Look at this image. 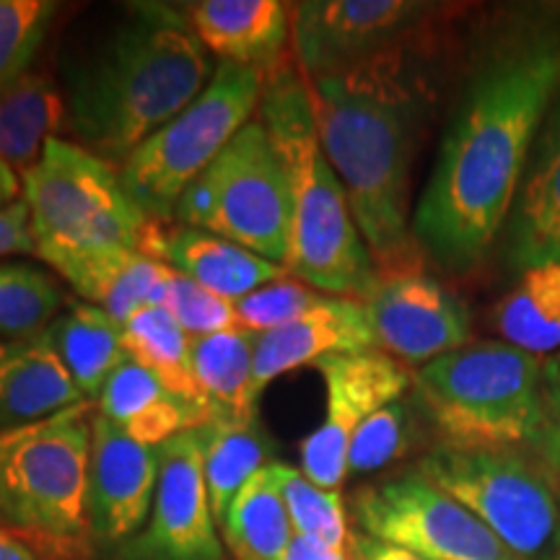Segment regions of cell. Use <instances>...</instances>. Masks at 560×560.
Returning a JSON list of instances; mask_svg holds the SVG:
<instances>
[{"label":"cell","mask_w":560,"mask_h":560,"mask_svg":"<svg viewBox=\"0 0 560 560\" xmlns=\"http://www.w3.org/2000/svg\"><path fill=\"white\" fill-rule=\"evenodd\" d=\"M558 86V30L511 34L475 68L412 210L416 244L439 268H478L503 234Z\"/></svg>","instance_id":"1"},{"label":"cell","mask_w":560,"mask_h":560,"mask_svg":"<svg viewBox=\"0 0 560 560\" xmlns=\"http://www.w3.org/2000/svg\"><path fill=\"white\" fill-rule=\"evenodd\" d=\"M306 83L319 145L376 268H423L412 236L410 166L429 91L410 73L405 50Z\"/></svg>","instance_id":"2"},{"label":"cell","mask_w":560,"mask_h":560,"mask_svg":"<svg viewBox=\"0 0 560 560\" xmlns=\"http://www.w3.org/2000/svg\"><path fill=\"white\" fill-rule=\"evenodd\" d=\"M213 79L185 13L138 5L66 73V125L75 143L117 170Z\"/></svg>","instance_id":"3"},{"label":"cell","mask_w":560,"mask_h":560,"mask_svg":"<svg viewBox=\"0 0 560 560\" xmlns=\"http://www.w3.org/2000/svg\"><path fill=\"white\" fill-rule=\"evenodd\" d=\"M257 115L289 170L291 242L285 270L327 296L363 304L380 280V268L319 145L304 73L283 66L268 73Z\"/></svg>","instance_id":"4"},{"label":"cell","mask_w":560,"mask_h":560,"mask_svg":"<svg viewBox=\"0 0 560 560\" xmlns=\"http://www.w3.org/2000/svg\"><path fill=\"white\" fill-rule=\"evenodd\" d=\"M94 402L0 433V529L39 560H89L86 478Z\"/></svg>","instance_id":"5"},{"label":"cell","mask_w":560,"mask_h":560,"mask_svg":"<svg viewBox=\"0 0 560 560\" xmlns=\"http://www.w3.org/2000/svg\"><path fill=\"white\" fill-rule=\"evenodd\" d=\"M540 371V355L470 340L412 371V395L441 446L532 457L542 420Z\"/></svg>","instance_id":"6"},{"label":"cell","mask_w":560,"mask_h":560,"mask_svg":"<svg viewBox=\"0 0 560 560\" xmlns=\"http://www.w3.org/2000/svg\"><path fill=\"white\" fill-rule=\"evenodd\" d=\"M268 73L221 62L192 104L153 132L120 166L132 202L151 221H174L182 195L255 120Z\"/></svg>","instance_id":"7"},{"label":"cell","mask_w":560,"mask_h":560,"mask_svg":"<svg viewBox=\"0 0 560 560\" xmlns=\"http://www.w3.org/2000/svg\"><path fill=\"white\" fill-rule=\"evenodd\" d=\"M37 257L107 247L140 249L151 219L125 190L120 170L66 138H52L24 179Z\"/></svg>","instance_id":"8"},{"label":"cell","mask_w":560,"mask_h":560,"mask_svg":"<svg viewBox=\"0 0 560 560\" xmlns=\"http://www.w3.org/2000/svg\"><path fill=\"white\" fill-rule=\"evenodd\" d=\"M174 221L285 268L291 242L289 170L260 117L244 125L182 195Z\"/></svg>","instance_id":"9"},{"label":"cell","mask_w":560,"mask_h":560,"mask_svg":"<svg viewBox=\"0 0 560 560\" xmlns=\"http://www.w3.org/2000/svg\"><path fill=\"white\" fill-rule=\"evenodd\" d=\"M416 470L472 511L516 560H560L558 480L529 454L439 444Z\"/></svg>","instance_id":"10"},{"label":"cell","mask_w":560,"mask_h":560,"mask_svg":"<svg viewBox=\"0 0 560 560\" xmlns=\"http://www.w3.org/2000/svg\"><path fill=\"white\" fill-rule=\"evenodd\" d=\"M350 514L363 535L423 560H516L472 511L418 470L361 488Z\"/></svg>","instance_id":"11"},{"label":"cell","mask_w":560,"mask_h":560,"mask_svg":"<svg viewBox=\"0 0 560 560\" xmlns=\"http://www.w3.org/2000/svg\"><path fill=\"white\" fill-rule=\"evenodd\" d=\"M291 9L293 52L306 79L405 50L439 13V5L418 0H304Z\"/></svg>","instance_id":"12"},{"label":"cell","mask_w":560,"mask_h":560,"mask_svg":"<svg viewBox=\"0 0 560 560\" xmlns=\"http://www.w3.org/2000/svg\"><path fill=\"white\" fill-rule=\"evenodd\" d=\"M325 382V420L301 441V472L314 486L338 490L348 478V446L353 433L384 405L412 389V374L380 348L330 355L317 366Z\"/></svg>","instance_id":"13"},{"label":"cell","mask_w":560,"mask_h":560,"mask_svg":"<svg viewBox=\"0 0 560 560\" xmlns=\"http://www.w3.org/2000/svg\"><path fill=\"white\" fill-rule=\"evenodd\" d=\"M363 310L374 346L418 369L470 342L465 301L423 268L380 272Z\"/></svg>","instance_id":"14"},{"label":"cell","mask_w":560,"mask_h":560,"mask_svg":"<svg viewBox=\"0 0 560 560\" xmlns=\"http://www.w3.org/2000/svg\"><path fill=\"white\" fill-rule=\"evenodd\" d=\"M128 560H223L210 509L202 452L195 431L159 446V482L151 522L128 542Z\"/></svg>","instance_id":"15"},{"label":"cell","mask_w":560,"mask_h":560,"mask_svg":"<svg viewBox=\"0 0 560 560\" xmlns=\"http://www.w3.org/2000/svg\"><path fill=\"white\" fill-rule=\"evenodd\" d=\"M159 450L130 439L112 420L94 412L86 478L91 545L112 548L130 540L153 509Z\"/></svg>","instance_id":"16"},{"label":"cell","mask_w":560,"mask_h":560,"mask_svg":"<svg viewBox=\"0 0 560 560\" xmlns=\"http://www.w3.org/2000/svg\"><path fill=\"white\" fill-rule=\"evenodd\" d=\"M140 252L229 301H240L262 285L289 278L283 265L179 221H151Z\"/></svg>","instance_id":"17"},{"label":"cell","mask_w":560,"mask_h":560,"mask_svg":"<svg viewBox=\"0 0 560 560\" xmlns=\"http://www.w3.org/2000/svg\"><path fill=\"white\" fill-rule=\"evenodd\" d=\"M374 346L366 310L361 301L327 296L317 310L255 338V374L252 395L260 400L272 380L301 366H317L330 355L363 353Z\"/></svg>","instance_id":"18"},{"label":"cell","mask_w":560,"mask_h":560,"mask_svg":"<svg viewBox=\"0 0 560 560\" xmlns=\"http://www.w3.org/2000/svg\"><path fill=\"white\" fill-rule=\"evenodd\" d=\"M503 231L506 257L516 270L560 262V86L532 145Z\"/></svg>","instance_id":"19"},{"label":"cell","mask_w":560,"mask_h":560,"mask_svg":"<svg viewBox=\"0 0 560 560\" xmlns=\"http://www.w3.org/2000/svg\"><path fill=\"white\" fill-rule=\"evenodd\" d=\"M187 24L221 62L272 73L291 37V5L280 0H200L182 5Z\"/></svg>","instance_id":"20"},{"label":"cell","mask_w":560,"mask_h":560,"mask_svg":"<svg viewBox=\"0 0 560 560\" xmlns=\"http://www.w3.org/2000/svg\"><path fill=\"white\" fill-rule=\"evenodd\" d=\"M45 262L68 280L83 304L100 306L122 325L132 314L161 304L170 272L164 262L128 247L60 252Z\"/></svg>","instance_id":"21"},{"label":"cell","mask_w":560,"mask_h":560,"mask_svg":"<svg viewBox=\"0 0 560 560\" xmlns=\"http://www.w3.org/2000/svg\"><path fill=\"white\" fill-rule=\"evenodd\" d=\"M83 400L47 330L0 338V433L21 429Z\"/></svg>","instance_id":"22"},{"label":"cell","mask_w":560,"mask_h":560,"mask_svg":"<svg viewBox=\"0 0 560 560\" xmlns=\"http://www.w3.org/2000/svg\"><path fill=\"white\" fill-rule=\"evenodd\" d=\"M96 405L100 416L112 420L122 433L156 450L179 433L195 431L206 423L202 408L172 395L164 384L130 359L115 369Z\"/></svg>","instance_id":"23"},{"label":"cell","mask_w":560,"mask_h":560,"mask_svg":"<svg viewBox=\"0 0 560 560\" xmlns=\"http://www.w3.org/2000/svg\"><path fill=\"white\" fill-rule=\"evenodd\" d=\"M255 338V332L234 327L195 340L192 369L206 423H242L257 418V400L252 395Z\"/></svg>","instance_id":"24"},{"label":"cell","mask_w":560,"mask_h":560,"mask_svg":"<svg viewBox=\"0 0 560 560\" xmlns=\"http://www.w3.org/2000/svg\"><path fill=\"white\" fill-rule=\"evenodd\" d=\"M55 353L83 400L100 402V395L115 369L128 359L122 346V322H117L100 306L68 304L47 327Z\"/></svg>","instance_id":"25"},{"label":"cell","mask_w":560,"mask_h":560,"mask_svg":"<svg viewBox=\"0 0 560 560\" xmlns=\"http://www.w3.org/2000/svg\"><path fill=\"white\" fill-rule=\"evenodd\" d=\"M66 117V94L47 75L24 73L11 81L0 89V159L24 179Z\"/></svg>","instance_id":"26"},{"label":"cell","mask_w":560,"mask_h":560,"mask_svg":"<svg viewBox=\"0 0 560 560\" xmlns=\"http://www.w3.org/2000/svg\"><path fill=\"white\" fill-rule=\"evenodd\" d=\"M490 327L499 340L532 355H552L560 350V262H545L522 270L520 280L503 293Z\"/></svg>","instance_id":"27"},{"label":"cell","mask_w":560,"mask_h":560,"mask_svg":"<svg viewBox=\"0 0 560 560\" xmlns=\"http://www.w3.org/2000/svg\"><path fill=\"white\" fill-rule=\"evenodd\" d=\"M195 436L202 452L210 509L215 524H223L236 493L270 465L272 444L257 418L242 423H202L195 429Z\"/></svg>","instance_id":"28"},{"label":"cell","mask_w":560,"mask_h":560,"mask_svg":"<svg viewBox=\"0 0 560 560\" xmlns=\"http://www.w3.org/2000/svg\"><path fill=\"white\" fill-rule=\"evenodd\" d=\"M122 346L125 355L149 371L172 395L202 408L192 369L195 340L164 306H149L132 314L122 325Z\"/></svg>","instance_id":"29"},{"label":"cell","mask_w":560,"mask_h":560,"mask_svg":"<svg viewBox=\"0 0 560 560\" xmlns=\"http://www.w3.org/2000/svg\"><path fill=\"white\" fill-rule=\"evenodd\" d=\"M221 527L236 560H283L296 532L268 467L236 493Z\"/></svg>","instance_id":"30"},{"label":"cell","mask_w":560,"mask_h":560,"mask_svg":"<svg viewBox=\"0 0 560 560\" xmlns=\"http://www.w3.org/2000/svg\"><path fill=\"white\" fill-rule=\"evenodd\" d=\"M66 306L47 270L24 260H0V338L45 332Z\"/></svg>","instance_id":"31"},{"label":"cell","mask_w":560,"mask_h":560,"mask_svg":"<svg viewBox=\"0 0 560 560\" xmlns=\"http://www.w3.org/2000/svg\"><path fill=\"white\" fill-rule=\"evenodd\" d=\"M268 470L289 511L293 532L348 558L350 529L338 490L314 486L304 472L285 462H270Z\"/></svg>","instance_id":"32"},{"label":"cell","mask_w":560,"mask_h":560,"mask_svg":"<svg viewBox=\"0 0 560 560\" xmlns=\"http://www.w3.org/2000/svg\"><path fill=\"white\" fill-rule=\"evenodd\" d=\"M416 416L420 408L412 395L384 405L363 420L348 446V475L376 472L405 457L418 431Z\"/></svg>","instance_id":"33"},{"label":"cell","mask_w":560,"mask_h":560,"mask_svg":"<svg viewBox=\"0 0 560 560\" xmlns=\"http://www.w3.org/2000/svg\"><path fill=\"white\" fill-rule=\"evenodd\" d=\"M52 16L45 0H0V89L30 73Z\"/></svg>","instance_id":"34"},{"label":"cell","mask_w":560,"mask_h":560,"mask_svg":"<svg viewBox=\"0 0 560 560\" xmlns=\"http://www.w3.org/2000/svg\"><path fill=\"white\" fill-rule=\"evenodd\" d=\"M166 268H170V265H166ZM159 306H164V310L174 317V322H177L192 340L240 327L234 301L202 289L200 283H195L192 278L182 276V272L174 268L166 272L164 293H161Z\"/></svg>","instance_id":"35"},{"label":"cell","mask_w":560,"mask_h":560,"mask_svg":"<svg viewBox=\"0 0 560 560\" xmlns=\"http://www.w3.org/2000/svg\"><path fill=\"white\" fill-rule=\"evenodd\" d=\"M325 299L327 293L312 289V285L289 276L252 291L249 296L234 301V306L236 317H240V327L255 335H262L301 319L304 314L317 310Z\"/></svg>","instance_id":"36"},{"label":"cell","mask_w":560,"mask_h":560,"mask_svg":"<svg viewBox=\"0 0 560 560\" xmlns=\"http://www.w3.org/2000/svg\"><path fill=\"white\" fill-rule=\"evenodd\" d=\"M540 408V433L532 446V459L540 462L552 478L560 480V350L542 359Z\"/></svg>","instance_id":"37"},{"label":"cell","mask_w":560,"mask_h":560,"mask_svg":"<svg viewBox=\"0 0 560 560\" xmlns=\"http://www.w3.org/2000/svg\"><path fill=\"white\" fill-rule=\"evenodd\" d=\"M13 255H37L30 208L24 200L0 210V257Z\"/></svg>","instance_id":"38"},{"label":"cell","mask_w":560,"mask_h":560,"mask_svg":"<svg viewBox=\"0 0 560 560\" xmlns=\"http://www.w3.org/2000/svg\"><path fill=\"white\" fill-rule=\"evenodd\" d=\"M348 560H423L412 552L395 548V545L374 540V537L363 535V532H350L348 542Z\"/></svg>","instance_id":"39"},{"label":"cell","mask_w":560,"mask_h":560,"mask_svg":"<svg viewBox=\"0 0 560 560\" xmlns=\"http://www.w3.org/2000/svg\"><path fill=\"white\" fill-rule=\"evenodd\" d=\"M283 560H348L340 552H335L325 545L310 540V537H293L289 552H285Z\"/></svg>","instance_id":"40"},{"label":"cell","mask_w":560,"mask_h":560,"mask_svg":"<svg viewBox=\"0 0 560 560\" xmlns=\"http://www.w3.org/2000/svg\"><path fill=\"white\" fill-rule=\"evenodd\" d=\"M21 198H24V182H21L19 174L0 159V210L13 206V202H19Z\"/></svg>","instance_id":"41"},{"label":"cell","mask_w":560,"mask_h":560,"mask_svg":"<svg viewBox=\"0 0 560 560\" xmlns=\"http://www.w3.org/2000/svg\"><path fill=\"white\" fill-rule=\"evenodd\" d=\"M0 560H39L24 542L0 529Z\"/></svg>","instance_id":"42"},{"label":"cell","mask_w":560,"mask_h":560,"mask_svg":"<svg viewBox=\"0 0 560 560\" xmlns=\"http://www.w3.org/2000/svg\"><path fill=\"white\" fill-rule=\"evenodd\" d=\"M558 501H560V480H558Z\"/></svg>","instance_id":"43"}]
</instances>
